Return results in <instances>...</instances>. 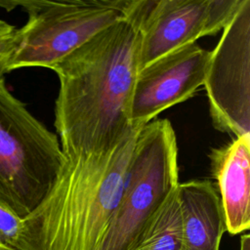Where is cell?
<instances>
[{
	"label": "cell",
	"instance_id": "obj_1",
	"mask_svg": "<svg viewBox=\"0 0 250 250\" xmlns=\"http://www.w3.org/2000/svg\"><path fill=\"white\" fill-rule=\"evenodd\" d=\"M140 0L51 68L60 81L55 127L64 154L105 151L133 129L129 103L139 71Z\"/></svg>",
	"mask_w": 250,
	"mask_h": 250
},
{
	"label": "cell",
	"instance_id": "obj_2",
	"mask_svg": "<svg viewBox=\"0 0 250 250\" xmlns=\"http://www.w3.org/2000/svg\"><path fill=\"white\" fill-rule=\"evenodd\" d=\"M140 129L108 150L64 154L52 188L3 248L94 250L118 205Z\"/></svg>",
	"mask_w": 250,
	"mask_h": 250
},
{
	"label": "cell",
	"instance_id": "obj_3",
	"mask_svg": "<svg viewBox=\"0 0 250 250\" xmlns=\"http://www.w3.org/2000/svg\"><path fill=\"white\" fill-rule=\"evenodd\" d=\"M0 73V206L24 219L44 200L65 161L58 137L7 88Z\"/></svg>",
	"mask_w": 250,
	"mask_h": 250
},
{
	"label": "cell",
	"instance_id": "obj_4",
	"mask_svg": "<svg viewBox=\"0 0 250 250\" xmlns=\"http://www.w3.org/2000/svg\"><path fill=\"white\" fill-rule=\"evenodd\" d=\"M132 0L0 1L7 11L21 6L28 16L17 29L5 72L29 67L52 68L101 30L126 17Z\"/></svg>",
	"mask_w": 250,
	"mask_h": 250
},
{
	"label": "cell",
	"instance_id": "obj_5",
	"mask_svg": "<svg viewBox=\"0 0 250 250\" xmlns=\"http://www.w3.org/2000/svg\"><path fill=\"white\" fill-rule=\"evenodd\" d=\"M213 126L240 138L250 134V0H243L210 52L203 84Z\"/></svg>",
	"mask_w": 250,
	"mask_h": 250
},
{
	"label": "cell",
	"instance_id": "obj_6",
	"mask_svg": "<svg viewBox=\"0 0 250 250\" xmlns=\"http://www.w3.org/2000/svg\"><path fill=\"white\" fill-rule=\"evenodd\" d=\"M243 0H140L139 70L231 21Z\"/></svg>",
	"mask_w": 250,
	"mask_h": 250
},
{
	"label": "cell",
	"instance_id": "obj_7",
	"mask_svg": "<svg viewBox=\"0 0 250 250\" xmlns=\"http://www.w3.org/2000/svg\"><path fill=\"white\" fill-rule=\"evenodd\" d=\"M210 52L192 43L168 53L138 71L128 121L142 128L169 107L190 99L203 86Z\"/></svg>",
	"mask_w": 250,
	"mask_h": 250
},
{
	"label": "cell",
	"instance_id": "obj_8",
	"mask_svg": "<svg viewBox=\"0 0 250 250\" xmlns=\"http://www.w3.org/2000/svg\"><path fill=\"white\" fill-rule=\"evenodd\" d=\"M176 187L175 176L162 163L146 157L134 159L118 205L94 250H131L147 220Z\"/></svg>",
	"mask_w": 250,
	"mask_h": 250
},
{
	"label": "cell",
	"instance_id": "obj_9",
	"mask_svg": "<svg viewBox=\"0 0 250 250\" xmlns=\"http://www.w3.org/2000/svg\"><path fill=\"white\" fill-rule=\"evenodd\" d=\"M211 170L217 182L227 231L235 235L250 229V134L212 149Z\"/></svg>",
	"mask_w": 250,
	"mask_h": 250
},
{
	"label": "cell",
	"instance_id": "obj_10",
	"mask_svg": "<svg viewBox=\"0 0 250 250\" xmlns=\"http://www.w3.org/2000/svg\"><path fill=\"white\" fill-rule=\"evenodd\" d=\"M182 217L180 250H220L227 230L217 189L210 181H189L177 188Z\"/></svg>",
	"mask_w": 250,
	"mask_h": 250
},
{
	"label": "cell",
	"instance_id": "obj_11",
	"mask_svg": "<svg viewBox=\"0 0 250 250\" xmlns=\"http://www.w3.org/2000/svg\"><path fill=\"white\" fill-rule=\"evenodd\" d=\"M177 188L147 220L131 250H180L182 217Z\"/></svg>",
	"mask_w": 250,
	"mask_h": 250
},
{
	"label": "cell",
	"instance_id": "obj_12",
	"mask_svg": "<svg viewBox=\"0 0 250 250\" xmlns=\"http://www.w3.org/2000/svg\"><path fill=\"white\" fill-rule=\"evenodd\" d=\"M17 28L0 20V73H4L5 66L14 52Z\"/></svg>",
	"mask_w": 250,
	"mask_h": 250
},
{
	"label": "cell",
	"instance_id": "obj_13",
	"mask_svg": "<svg viewBox=\"0 0 250 250\" xmlns=\"http://www.w3.org/2000/svg\"><path fill=\"white\" fill-rule=\"evenodd\" d=\"M239 250H250V235H249V233L242 234V236L240 237Z\"/></svg>",
	"mask_w": 250,
	"mask_h": 250
},
{
	"label": "cell",
	"instance_id": "obj_14",
	"mask_svg": "<svg viewBox=\"0 0 250 250\" xmlns=\"http://www.w3.org/2000/svg\"><path fill=\"white\" fill-rule=\"evenodd\" d=\"M0 250H5V249H4L3 247H1V246H0Z\"/></svg>",
	"mask_w": 250,
	"mask_h": 250
}]
</instances>
